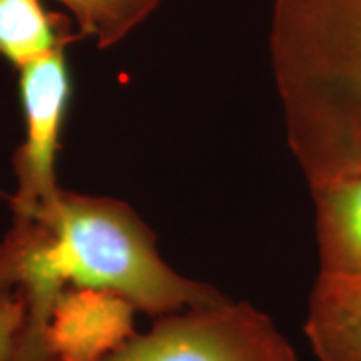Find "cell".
<instances>
[{"mask_svg":"<svg viewBox=\"0 0 361 361\" xmlns=\"http://www.w3.org/2000/svg\"><path fill=\"white\" fill-rule=\"evenodd\" d=\"M305 336L319 361H361V281L319 273Z\"/></svg>","mask_w":361,"mask_h":361,"instance_id":"7","label":"cell"},{"mask_svg":"<svg viewBox=\"0 0 361 361\" xmlns=\"http://www.w3.org/2000/svg\"><path fill=\"white\" fill-rule=\"evenodd\" d=\"M133 313L130 303L106 291H66L47 329L51 361H99L135 334Z\"/></svg>","mask_w":361,"mask_h":361,"instance_id":"5","label":"cell"},{"mask_svg":"<svg viewBox=\"0 0 361 361\" xmlns=\"http://www.w3.org/2000/svg\"><path fill=\"white\" fill-rule=\"evenodd\" d=\"M310 189L319 273L361 281V173Z\"/></svg>","mask_w":361,"mask_h":361,"instance_id":"6","label":"cell"},{"mask_svg":"<svg viewBox=\"0 0 361 361\" xmlns=\"http://www.w3.org/2000/svg\"><path fill=\"white\" fill-rule=\"evenodd\" d=\"M99 361H299L267 313L221 301L157 317Z\"/></svg>","mask_w":361,"mask_h":361,"instance_id":"3","label":"cell"},{"mask_svg":"<svg viewBox=\"0 0 361 361\" xmlns=\"http://www.w3.org/2000/svg\"><path fill=\"white\" fill-rule=\"evenodd\" d=\"M73 16L80 39L111 49L155 13L161 0H56Z\"/></svg>","mask_w":361,"mask_h":361,"instance_id":"9","label":"cell"},{"mask_svg":"<svg viewBox=\"0 0 361 361\" xmlns=\"http://www.w3.org/2000/svg\"><path fill=\"white\" fill-rule=\"evenodd\" d=\"M71 289L113 293L155 319L227 299L171 269L127 203L59 189L30 219L14 223L0 245V307L20 317L8 361H51L49 322Z\"/></svg>","mask_w":361,"mask_h":361,"instance_id":"1","label":"cell"},{"mask_svg":"<svg viewBox=\"0 0 361 361\" xmlns=\"http://www.w3.org/2000/svg\"><path fill=\"white\" fill-rule=\"evenodd\" d=\"M271 65L310 187L361 173V0H275Z\"/></svg>","mask_w":361,"mask_h":361,"instance_id":"2","label":"cell"},{"mask_svg":"<svg viewBox=\"0 0 361 361\" xmlns=\"http://www.w3.org/2000/svg\"><path fill=\"white\" fill-rule=\"evenodd\" d=\"M18 73L25 141L14 155L18 187L11 199V209L14 223H25L61 189L56 183V155L73 90L66 49L32 61Z\"/></svg>","mask_w":361,"mask_h":361,"instance_id":"4","label":"cell"},{"mask_svg":"<svg viewBox=\"0 0 361 361\" xmlns=\"http://www.w3.org/2000/svg\"><path fill=\"white\" fill-rule=\"evenodd\" d=\"M80 40L73 18L42 0H0V56L16 68Z\"/></svg>","mask_w":361,"mask_h":361,"instance_id":"8","label":"cell"}]
</instances>
